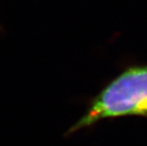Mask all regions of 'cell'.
I'll list each match as a JSON object with an SVG mask.
<instances>
[{"instance_id": "6da1fadb", "label": "cell", "mask_w": 147, "mask_h": 146, "mask_svg": "<svg viewBox=\"0 0 147 146\" xmlns=\"http://www.w3.org/2000/svg\"><path fill=\"white\" fill-rule=\"evenodd\" d=\"M123 115L147 117V67L130 68L117 77L92 101L86 114L68 134L102 119Z\"/></svg>"}]
</instances>
